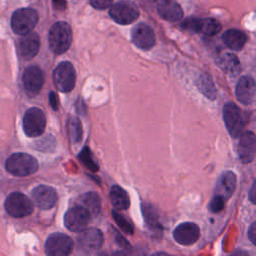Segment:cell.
<instances>
[{"label": "cell", "mask_w": 256, "mask_h": 256, "mask_svg": "<svg viewBox=\"0 0 256 256\" xmlns=\"http://www.w3.org/2000/svg\"><path fill=\"white\" fill-rule=\"evenodd\" d=\"M71 43L72 31L66 22H56L51 26L48 34V44L53 53L62 54L66 52Z\"/></svg>", "instance_id": "obj_1"}, {"label": "cell", "mask_w": 256, "mask_h": 256, "mask_svg": "<svg viewBox=\"0 0 256 256\" xmlns=\"http://www.w3.org/2000/svg\"><path fill=\"white\" fill-rule=\"evenodd\" d=\"M6 169L15 176H28L38 169L37 160L27 153H14L6 161Z\"/></svg>", "instance_id": "obj_2"}, {"label": "cell", "mask_w": 256, "mask_h": 256, "mask_svg": "<svg viewBox=\"0 0 256 256\" xmlns=\"http://www.w3.org/2000/svg\"><path fill=\"white\" fill-rule=\"evenodd\" d=\"M38 22V13L32 8L16 10L11 17V28L18 35H25L33 30Z\"/></svg>", "instance_id": "obj_3"}, {"label": "cell", "mask_w": 256, "mask_h": 256, "mask_svg": "<svg viewBox=\"0 0 256 256\" xmlns=\"http://www.w3.org/2000/svg\"><path fill=\"white\" fill-rule=\"evenodd\" d=\"M223 119L229 134L236 138L239 137L245 127V121L240 108L233 102H228L223 107Z\"/></svg>", "instance_id": "obj_4"}, {"label": "cell", "mask_w": 256, "mask_h": 256, "mask_svg": "<svg viewBox=\"0 0 256 256\" xmlns=\"http://www.w3.org/2000/svg\"><path fill=\"white\" fill-rule=\"evenodd\" d=\"M54 84L61 92H70L76 82V72L73 64L69 61H64L58 64L53 74Z\"/></svg>", "instance_id": "obj_5"}, {"label": "cell", "mask_w": 256, "mask_h": 256, "mask_svg": "<svg viewBox=\"0 0 256 256\" xmlns=\"http://www.w3.org/2000/svg\"><path fill=\"white\" fill-rule=\"evenodd\" d=\"M5 209L10 216L22 218L32 213L33 203L26 195L14 192L7 197L5 201Z\"/></svg>", "instance_id": "obj_6"}, {"label": "cell", "mask_w": 256, "mask_h": 256, "mask_svg": "<svg viewBox=\"0 0 256 256\" xmlns=\"http://www.w3.org/2000/svg\"><path fill=\"white\" fill-rule=\"evenodd\" d=\"M45 126L46 117L41 109L37 107H32L26 111L23 117V129L27 136H40L44 132Z\"/></svg>", "instance_id": "obj_7"}, {"label": "cell", "mask_w": 256, "mask_h": 256, "mask_svg": "<svg viewBox=\"0 0 256 256\" xmlns=\"http://www.w3.org/2000/svg\"><path fill=\"white\" fill-rule=\"evenodd\" d=\"M109 14L116 23L128 25L138 18L139 10L131 1H119L111 6Z\"/></svg>", "instance_id": "obj_8"}, {"label": "cell", "mask_w": 256, "mask_h": 256, "mask_svg": "<svg viewBox=\"0 0 256 256\" xmlns=\"http://www.w3.org/2000/svg\"><path fill=\"white\" fill-rule=\"evenodd\" d=\"M72 239L59 232L49 235L45 243V252L50 256H66L72 252Z\"/></svg>", "instance_id": "obj_9"}, {"label": "cell", "mask_w": 256, "mask_h": 256, "mask_svg": "<svg viewBox=\"0 0 256 256\" xmlns=\"http://www.w3.org/2000/svg\"><path fill=\"white\" fill-rule=\"evenodd\" d=\"M182 27L194 33H200L205 36H214L222 28L219 21L212 18H188L182 23Z\"/></svg>", "instance_id": "obj_10"}, {"label": "cell", "mask_w": 256, "mask_h": 256, "mask_svg": "<svg viewBox=\"0 0 256 256\" xmlns=\"http://www.w3.org/2000/svg\"><path fill=\"white\" fill-rule=\"evenodd\" d=\"M90 221V214L83 206H74L64 215V224L72 232H80L85 229Z\"/></svg>", "instance_id": "obj_11"}, {"label": "cell", "mask_w": 256, "mask_h": 256, "mask_svg": "<svg viewBox=\"0 0 256 256\" xmlns=\"http://www.w3.org/2000/svg\"><path fill=\"white\" fill-rule=\"evenodd\" d=\"M78 245L86 253L94 252L101 248L104 238L102 232L97 228H88L80 231L77 238Z\"/></svg>", "instance_id": "obj_12"}, {"label": "cell", "mask_w": 256, "mask_h": 256, "mask_svg": "<svg viewBox=\"0 0 256 256\" xmlns=\"http://www.w3.org/2000/svg\"><path fill=\"white\" fill-rule=\"evenodd\" d=\"M131 38L132 42L142 50H149L155 44L154 31L145 23H140L133 28Z\"/></svg>", "instance_id": "obj_13"}, {"label": "cell", "mask_w": 256, "mask_h": 256, "mask_svg": "<svg viewBox=\"0 0 256 256\" xmlns=\"http://www.w3.org/2000/svg\"><path fill=\"white\" fill-rule=\"evenodd\" d=\"M200 236L199 227L193 222H184L179 224L173 232L175 241L181 245H192Z\"/></svg>", "instance_id": "obj_14"}, {"label": "cell", "mask_w": 256, "mask_h": 256, "mask_svg": "<svg viewBox=\"0 0 256 256\" xmlns=\"http://www.w3.org/2000/svg\"><path fill=\"white\" fill-rule=\"evenodd\" d=\"M22 80L26 92L33 96L41 90L44 82V75L39 67L30 66L25 69Z\"/></svg>", "instance_id": "obj_15"}, {"label": "cell", "mask_w": 256, "mask_h": 256, "mask_svg": "<svg viewBox=\"0 0 256 256\" xmlns=\"http://www.w3.org/2000/svg\"><path fill=\"white\" fill-rule=\"evenodd\" d=\"M57 192L53 187L39 185L32 191V199L41 209H51L57 202Z\"/></svg>", "instance_id": "obj_16"}, {"label": "cell", "mask_w": 256, "mask_h": 256, "mask_svg": "<svg viewBox=\"0 0 256 256\" xmlns=\"http://www.w3.org/2000/svg\"><path fill=\"white\" fill-rule=\"evenodd\" d=\"M40 39L37 33L29 32L25 35H22L18 42V52L19 55L25 59H32L39 51Z\"/></svg>", "instance_id": "obj_17"}, {"label": "cell", "mask_w": 256, "mask_h": 256, "mask_svg": "<svg viewBox=\"0 0 256 256\" xmlns=\"http://www.w3.org/2000/svg\"><path fill=\"white\" fill-rule=\"evenodd\" d=\"M255 92L256 87L253 78L250 76H243L238 80L235 93L236 98L240 103L244 105L252 104L255 100Z\"/></svg>", "instance_id": "obj_18"}, {"label": "cell", "mask_w": 256, "mask_h": 256, "mask_svg": "<svg viewBox=\"0 0 256 256\" xmlns=\"http://www.w3.org/2000/svg\"><path fill=\"white\" fill-rule=\"evenodd\" d=\"M256 138L253 132H245L240 135L238 144V156L243 163H251L255 158Z\"/></svg>", "instance_id": "obj_19"}, {"label": "cell", "mask_w": 256, "mask_h": 256, "mask_svg": "<svg viewBox=\"0 0 256 256\" xmlns=\"http://www.w3.org/2000/svg\"><path fill=\"white\" fill-rule=\"evenodd\" d=\"M236 183H237V178L234 172L232 171L223 172L216 183L215 195H219L227 201L235 191Z\"/></svg>", "instance_id": "obj_20"}, {"label": "cell", "mask_w": 256, "mask_h": 256, "mask_svg": "<svg viewBox=\"0 0 256 256\" xmlns=\"http://www.w3.org/2000/svg\"><path fill=\"white\" fill-rule=\"evenodd\" d=\"M159 15L168 21H178L183 17L181 6L173 0H163L158 4Z\"/></svg>", "instance_id": "obj_21"}, {"label": "cell", "mask_w": 256, "mask_h": 256, "mask_svg": "<svg viewBox=\"0 0 256 256\" xmlns=\"http://www.w3.org/2000/svg\"><path fill=\"white\" fill-rule=\"evenodd\" d=\"M222 40L228 48L232 50H241L247 41V36L240 30L230 29L224 32Z\"/></svg>", "instance_id": "obj_22"}, {"label": "cell", "mask_w": 256, "mask_h": 256, "mask_svg": "<svg viewBox=\"0 0 256 256\" xmlns=\"http://www.w3.org/2000/svg\"><path fill=\"white\" fill-rule=\"evenodd\" d=\"M217 65L226 73L230 75H237L240 71V62L238 58L232 53H223L217 58Z\"/></svg>", "instance_id": "obj_23"}, {"label": "cell", "mask_w": 256, "mask_h": 256, "mask_svg": "<svg viewBox=\"0 0 256 256\" xmlns=\"http://www.w3.org/2000/svg\"><path fill=\"white\" fill-rule=\"evenodd\" d=\"M111 203L117 210H126L130 205L128 193L119 185H113L110 189Z\"/></svg>", "instance_id": "obj_24"}, {"label": "cell", "mask_w": 256, "mask_h": 256, "mask_svg": "<svg viewBox=\"0 0 256 256\" xmlns=\"http://www.w3.org/2000/svg\"><path fill=\"white\" fill-rule=\"evenodd\" d=\"M80 203L81 206H83L88 211L90 217H96L99 214L101 208V201L97 193L87 192L83 194L80 197Z\"/></svg>", "instance_id": "obj_25"}, {"label": "cell", "mask_w": 256, "mask_h": 256, "mask_svg": "<svg viewBox=\"0 0 256 256\" xmlns=\"http://www.w3.org/2000/svg\"><path fill=\"white\" fill-rule=\"evenodd\" d=\"M197 87L199 90L209 99H215L216 98V88L215 85L211 79V77L207 74H201L197 79Z\"/></svg>", "instance_id": "obj_26"}, {"label": "cell", "mask_w": 256, "mask_h": 256, "mask_svg": "<svg viewBox=\"0 0 256 256\" xmlns=\"http://www.w3.org/2000/svg\"><path fill=\"white\" fill-rule=\"evenodd\" d=\"M68 133L73 143H78L82 138L81 122L77 118H71L68 123Z\"/></svg>", "instance_id": "obj_27"}, {"label": "cell", "mask_w": 256, "mask_h": 256, "mask_svg": "<svg viewBox=\"0 0 256 256\" xmlns=\"http://www.w3.org/2000/svg\"><path fill=\"white\" fill-rule=\"evenodd\" d=\"M142 209H143V214H144V218L147 223V226L151 230H159L160 225L158 222V216L155 213V211L152 209V207L145 204L143 205Z\"/></svg>", "instance_id": "obj_28"}, {"label": "cell", "mask_w": 256, "mask_h": 256, "mask_svg": "<svg viewBox=\"0 0 256 256\" xmlns=\"http://www.w3.org/2000/svg\"><path fill=\"white\" fill-rule=\"evenodd\" d=\"M112 216L114 221L117 223V225L120 227V229L125 232L126 234H133L134 228L132 226V224L120 213H118L116 210L112 211Z\"/></svg>", "instance_id": "obj_29"}, {"label": "cell", "mask_w": 256, "mask_h": 256, "mask_svg": "<svg viewBox=\"0 0 256 256\" xmlns=\"http://www.w3.org/2000/svg\"><path fill=\"white\" fill-rule=\"evenodd\" d=\"M225 202L226 200L224 198H222L219 195H214V197L212 198V200L209 203V210L213 213H218L221 210H223L224 206H225Z\"/></svg>", "instance_id": "obj_30"}, {"label": "cell", "mask_w": 256, "mask_h": 256, "mask_svg": "<svg viewBox=\"0 0 256 256\" xmlns=\"http://www.w3.org/2000/svg\"><path fill=\"white\" fill-rule=\"evenodd\" d=\"M79 157L81 158L82 162H83L88 168H90L91 170L95 171V170L98 169L97 164H96V163L92 160V158H91V154H90V151H89L88 148H84V149L82 150V152H81V154H80Z\"/></svg>", "instance_id": "obj_31"}, {"label": "cell", "mask_w": 256, "mask_h": 256, "mask_svg": "<svg viewBox=\"0 0 256 256\" xmlns=\"http://www.w3.org/2000/svg\"><path fill=\"white\" fill-rule=\"evenodd\" d=\"M89 2L95 9L99 10L106 9L112 4V0H89Z\"/></svg>", "instance_id": "obj_32"}, {"label": "cell", "mask_w": 256, "mask_h": 256, "mask_svg": "<svg viewBox=\"0 0 256 256\" xmlns=\"http://www.w3.org/2000/svg\"><path fill=\"white\" fill-rule=\"evenodd\" d=\"M248 237L250 238V241L253 244H256V223L253 222L250 226V228L248 229Z\"/></svg>", "instance_id": "obj_33"}, {"label": "cell", "mask_w": 256, "mask_h": 256, "mask_svg": "<svg viewBox=\"0 0 256 256\" xmlns=\"http://www.w3.org/2000/svg\"><path fill=\"white\" fill-rule=\"evenodd\" d=\"M49 102H50L51 107L54 110L58 109V100H57V96H56V94L54 92L50 93V95H49Z\"/></svg>", "instance_id": "obj_34"}, {"label": "cell", "mask_w": 256, "mask_h": 256, "mask_svg": "<svg viewBox=\"0 0 256 256\" xmlns=\"http://www.w3.org/2000/svg\"><path fill=\"white\" fill-rule=\"evenodd\" d=\"M116 242L120 245V247H122V249H125V250H128L129 249V244L126 242V240L120 236V235H117L116 237Z\"/></svg>", "instance_id": "obj_35"}, {"label": "cell", "mask_w": 256, "mask_h": 256, "mask_svg": "<svg viewBox=\"0 0 256 256\" xmlns=\"http://www.w3.org/2000/svg\"><path fill=\"white\" fill-rule=\"evenodd\" d=\"M54 4L56 5L57 8H61L63 9L65 7V1L64 0H53Z\"/></svg>", "instance_id": "obj_36"}, {"label": "cell", "mask_w": 256, "mask_h": 256, "mask_svg": "<svg viewBox=\"0 0 256 256\" xmlns=\"http://www.w3.org/2000/svg\"><path fill=\"white\" fill-rule=\"evenodd\" d=\"M250 199H251L252 203H255V183H253V185H252V187H251Z\"/></svg>", "instance_id": "obj_37"}]
</instances>
